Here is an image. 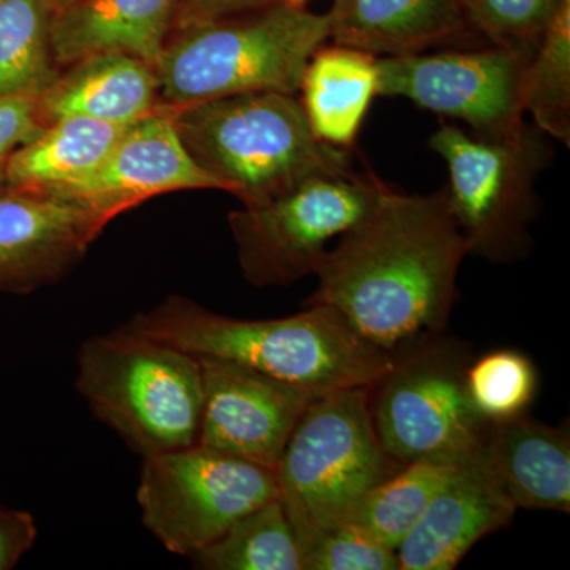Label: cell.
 Segmentation results:
<instances>
[{
    "label": "cell",
    "instance_id": "obj_26",
    "mask_svg": "<svg viewBox=\"0 0 570 570\" xmlns=\"http://www.w3.org/2000/svg\"><path fill=\"white\" fill-rule=\"evenodd\" d=\"M466 387L487 422H504L527 414L538 392V371L527 355L501 348L471 362Z\"/></svg>",
    "mask_w": 570,
    "mask_h": 570
},
{
    "label": "cell",
    "instance_id": "obj_23",
    "mask_svg": "<svg viewBox=\"0 0 570 570\" xmlns=\"http://www.w3.org/2000/svg\"><path fill=\"white\" fill-rule=\"evenodd\" d=\"M459 466L430 460L403 464L367 491L348 523L396 551Z\"/></svg>",
    "mask_w": 570,
    "mask_h": 570
},
{
    "label": "cell",
    "instance_id": "obj_20",
    "mask_svg": "<svg viewBox=\"0 0 570 570\" xmlns=\"http://www.w3.org/2000/svg\"><path fill=\"white\" fill-rule=\"evenodd\" d=\"M127 126L66 116L11 153L0 175L9 189L55 193L91 175L107 159Z\"/></svg>",
    "mask_w": 570,
    "mask_h": 570
},
{
    "label": "cell",
    "instance_id": "obj_28",
    "mask_svg": "<svg viewBox=\"0 0 570 570\" xmlns=\"http://www.w3.org/2000/svg\"><path fill=\"white\" fill-rule=\"evenodd\" d=\"M561 0H461L469 26L499 47L531 56Z\"/></svg>",
    "mask_w": 570,
    "mask_h": 570
},
{
    "label": "cell",
    "instance_id": "obj_29",
    "mask_svg": "<svg viewBox=\"0 0 570 570\" xmlns=\"http://www.w3.org/2000/svg\"><path fill=\"white\" fill-rule=\"evenodd\" d=\"M43 126L37 97L0 100V175L11 153L32 140Z\"/></svg>",
    "mask_w": 570,
    "mask_h": 570
},
{
    "label": "cell",
    "instance_id": "obj_25",
    "mask_svg": "<svg viewBox=\"0 0 570 570\" xmlns=\"http://www.w3.org/2000/svg\"><path fill=\"white\" fill-rule=\"evenodd\" d=\"M523 107L540 132L570 145V0H561L528 59Z\"/></svg>",
    "mask_w": 570,
    "mask_h": 570
},
{
    "label": "cell",
    "instance_id": "obj_11",
    "mask_svg": "<svg viewBox=\"0 0 570 570\" xmlns=\"http://www.w3.org/2000/svg\"><path fill=\"white\" fill-rule=\"evenodd\" d=\"M530 56L493 45L472 51L377 58V96L466 122L480 137H502L524 122L523 78Z\"/></svg>",
    "mask_w": 570,
    "mask_h": 570
},
{
    "label": "cell",
    "instance_id": "obj_7",
    "mask_svg": "<svg viewBox=\"0 0 570 570\" xmlns=\"http://www.w3.org/2000/svg\"><path fill=\"white\" fill-rule=\"evenodd\" d=\"M430 148L448 165L444 193L469 254L497 264L527 257L539 212L535 183L551 159L547 135L527 122L502 137L444 124Z\"/></svg>",
    "mask_w": 570,
    "mask_h": 570
},
{
    "label": "cell",
    "instance_id": "obj_31",
    "mask_svg": "<svg viewBox=\"0 0 570 570\" xmlns=\"http://www.w3.org/2000/svg\"><path fill=\"white\" fill-rule=\"evenodd\" d=\"M276 2L279 0H178L171 32L202 24V22L223 20V18L235 17L247 11L265 9Z\"/></svg>",
    "mask_w": 570,
    "mask_h": 570
},
{
    "label": "cell",
    "instance_id": "obj_33",
    "mask_svg": "<svg viewBox=\"0 0 570 570\" xmlns=\"http://www.w3.org/2000/svg\"><path fill=\"white\" fill-rule=\"evenodd\" d=\"M284 2L291 3V6L303 7L305 0H284Z\"/></svg>",
    "mask_w": 570,
    "mask_h": 570
},
{
    "label": "cell",
    "instance_id": "obj_3",
    "mask_svg": "<svg viewBox=\"0 0 570 570\" xmlns=\"http://www.w3.org/2000/svg\"><path fill=\"white\" fill-rule=\"evenodd\" d=\"M176 129L195 163L255 205L317 175L354 174L347 148L316 137L302 100L261 91L174 108Z\"/></svg>",
    "mask_w": 570,
    "mask_h": 570
},
{
    "label": "cell",
    "instance_id": "obj_9",
    "mask_svg": "<svg viewBox=\"0 0 570 570\" xmlns=\"http://www.w3.org/2000/svg\"><path fill=\"white\" fill-rule=\"evenodd\" d=\"M387 189L373 176L317 175L228 216L238 262L255 287L314 275L330 243L373 212Z\"/></svg>",
    "mask_w": 570,
    "mask_h": 570
},
{
    "label": "cell",
    "instance_id": "obj_13",
    "mask_svg": "<svg viewBox=\"0 0 570 570\" xmlns=\"http://www.w3.org/2000/svg\"><path fill=\"white\" fill-rule=\"evenodd\" d=\"M108 223L107 214L73 198L0 186V294L58 283Z\"/></svg>",
    "mask_w": 570,
    "mask_h": 570
},
{
    "label": "cell",
    "instance_id": "obj_32",
    "mask_svg": "<svg viewBox=\"0 0 570 570\" xmlns=\"http://www.w3.org/2000/svg\"><path fill=\"white\" fill-rule=\"evenodd\" d=\"M75 2H78V0H51L52 7H55V11L66 9V7H69Z\"/></svg>",
    "mask_w": 570,
    "mask_h": 570
},
{
    "label": "cell",
    "instance_id": "obj_19",
    "mask_svg": "<svg viewBox=\"0 0 570 570\" xmlns=\"http://www.w3.org/2000/svg\"><path fill=\"white\" fill-rule=\"evenodd\" d=\"M178 0H78L52 18L59 67L99 51H124L156 62L174 29Z\"/></svg>",
    "mask_w": 570,
    "mask_h": 570
},
{
    "label": "cell",
    "instance_id": "obj_24",
    "mask_svg": "<svg viewBox=\"0 0 570 570\" xmlns=\"http://www.w3.org/2000/svg\"><path fill=\"white\" fill-rule=\"evenodd\" d=\"M190 560L205 570H303L294 528L279 498L236 520Z\"/></svg>",
    "mask_w": 570,
    "mask_h": 570
},
{
    "label": "cell",
    "instance_id": "obj_22",
    "mask_svg": "<svg viewBox=\"0 0 570 570\" xmlns=\"http://www.w3.org/2000/svg\"><path fill=\"white\" fill-rule=\"evenodd\" d=\"M52 18L51 0H6L0 6V100L39 97L58 78Z\"/></svg>",
    "mask_w": 570,
    "mask_h": 570
},
{
    "label": "cell",
    "instance_id": "obj_2",
    "mask_svg": "<svg viewBox=\"0 0 570 570\" xmlns=\"http://www.w3.org/2000/svg\"><path fill=\"white\" fill-rule=\"evenodd\" d=\"M124 325L187 354L239 363L316 396L373 389L395 360V352L371 343L326 305L305 306L294 316L249 321L174 295Z\"/></svg>",
    "mask_w": 570,
    "mask_h": 570
},
{
    "label": "cell",
    "instance_id": "obj_6",
    "mask_svg": "<svg viewBox=\"0 0 570 570\" xmlns=\"http://www.w3.org/2000/svg\"><path fill=\"white\" fill-rule=\"evenodd\" d=\"M471 362L463 343L441 333L397 348L387 374L370 390L374 430L390 459L400 464L482 459L491 423L469 400Z\"/></svg>",
    "mask_w": 570,
    "mask_h": 570
},
{
    "label": "cell",
    "instance_id": "obj_17",
    "mask_svg": "<svg viewBox=\"0 0 570 570\" xmlns=\"http://www.w3.org/2000/svg\"><path fill=\"white\" fill-rule=\"evenodd\" d=\"M325 14L328 39L376 58L425 52L472 29L461 0H336Z\"/></svg>",
    "mask_w": 570,
    "mask_h": 570
},
{
    "label": "cell",
    "instance_id": "obj_15",
    "mask_svg": "<svg viewBox=\"0 0 570 570\" xmlns=\"http://www.w3.org/2000/svg\"><path fill=\"white\" fill-rule=\"evenodd\" d=\"M517 508L482 459L468 461L397 547L400 570H452L480 539L508 527Z\"/></svg>",
    "mask_w": 570,
    "mask_h": 570
},
{
    "label": "cell",
    "instance_id": "obj_16",
    "mask_svg": "<svg viewBox=\"0 0 570 570\" xmlns=\"http://www.w3.org/2000/svg\"><path fill=\"white\" fill-rule=\"evenodd\" d=\"M37 97L41 122L66 116L129 126L159 107L151 62L124 51H99L69 63Z\"/></svg>",
    "mask_w": 570,
    "mask_h": 570
},
{
    "label": "cell",
    "instance_id": "obj_21",
    "mask_svg": "<svg viewBox=\"0 0 570 570\" xmlns=\"http://www.w3.org/2000/svg\"><path fill=\"white\" fill-rule=\"evenodd\" d=\"M376 56L344 45L321 47L307 62L299 92L317 138L347 148L377 96Z\"/></svg>",
    "mask_w": 570,
    "mask_h": 570
},
{
    "label": "cell",
    "instance_id": "obj_12",
    "mask_svg": "<svg viewBox=\"0 0 570 570\" xmlns=\"http://www.w3.org/2000/svg\"><path fill=\"white\" fill-rule=\"evenodd\" d=\"M204 404L197 445L276 471L316 395L223 358L197 356Z\"/></svg>",
    "mask_w": 570,
    "mask_h": 570
},
{
    "label": "cell",
    "instance_id": "obj_14",
    "mask_svg": "<svg viewBox=\"0 0 570 570\" xmlns=\"http://www.w3.org/2000/svg\"><path fill=\"white\" fill-rule=\"evenodd\" d=\"M217 189L179 137L174 108L159 107L129 124L115 148L91 175L55 190L115 219L148 198L176 190Z\"/></svg>",
    "mask_w": 570,
    "mask_h": 570
},
{
    "label": "cell",
    "instance_id": "obj_5",
    "mask_svg": "<svg viewBox=\"0 0 570 570\" xmlns=\"http://www.w3.org/2000/svg\"><path fill=\"white\" fill-rule=\"evenodd\" d=\"M75 387L141 459L197 444L200 362L181 348L122 324L81 344Z\"/></svg>",
    "mask_w": 570,
    "mask_h": 570
},
{
    "label": "cell",
    "instance_id": "obj_30",
    "mask_svg": "<svg viewBox=\"0 0 570 570\" xmlns=\"http://www.w3.org/2000/svg\"><path fill=\"white\" fill-rule=\"evenodd\" d=\"M36 520L29 512L0 504V570L17 568L36 543Z\"/></svg>",
    "mask_w": 570,
    "mask_h": 570
},
{
    "label": "cell",
    "instance_id": "obj_10",
    "mask_svg": "<svg viewBox=\"0 0 570 570\" xmlns=\"http://www.w3.org/2000/svg\"><path fill=\"white\" fill-rule=\"evenodd\" d=\"M277 498L276 471L197 444L142 456L141 521L174 554L193 557L236 520Z\"/></svg>",
    "mask_w": 570,
    "mask_h": 570
},
{
    "label": "cell",
    "instance_id": "obj_1",
    "mask_svg": "<svg viewBox=\"0 0 570 570\" xmlns=\"http://www.w3.org/2000/svg\"><path fill=\"white\" fill-rule=\"evenodd\" d=\"M468 254L444 189L406 195L387 187L322 255L305 306H332L360 335L396 352L445 328Z\"/></svg>",
    "mask_w": 570,
    "mask_h": 570
},
{
    "label": "cell",
    "instance_id": "obj_18",
    "mask_svg": "<svg viewBox=\"0 0 570 570\" xmlns=\"http://www.w3.org/2000/svg\"><path fill=\"white\" fill-rule=\"evenodd\" d=\"M483 461L517 509L570 512V436L527 414L491 423Z\"/></svg>",
    "mask_w": 570,
    "mask_h": 570
},
{
    "label": "cell",
    "instance_id": "obj_4",
    "mask_svg": "<svg viewBox=\"0 0 570 570\" xmlns=\"http://www.w3.org/2000/svg\"><path fill=\"white\" fill-rule=\"evenodd\" d=\"M326 40V14L284 0L179 29L154 62L159 105L179 108L261 91L296 96L307 62Z\"/></svg>",
    "mask_w": 570,
    "mask_h": 570
},
{
    "label": "cell",
    "instance_id": "obj_8",
    "mask_svg": "<svg viewBox=\"0 0 570 570\" xmlns=\"http://www.w3.org/2000/svg\"><path fill=\"white\" fill-rule=\"evenodd\" d=\"M370 390L316 397L288 439L276 478L294 531L347 523L367 491L403 466L379 441Z\"/></svg>",
    "mask_w": 570,
    "mask_h": 570
},
{
    "label": "cell",
    "instance_id": "obj_27",
    "mask_svg": "<svg viewBox=\"0 0 570 570\" xmlns=\"http://www.w3.org/2000/svg\"><path fill=\"white\" fill-rule=\"evenodd\" d=\"M294 532L303 570H400L395 550L348 521Z\"/></svg>",
    "mask_w": 570,
    "mask_h": 570
},
{
    "label": "cell",
    "instance_id": "obj_34",
    "mask_svg": "<svg viewBox=\"0 0 570 570\" xmlns=\"http://www.w3.org/2000/svg\"><path fill=\"white\" fill-rule=\"evenodd\" d=\"M3 2H6V0H0V6H2Z\"/></svg>",
    "mask_w": 570,
    "mask_h": 570
}]
</instances>
